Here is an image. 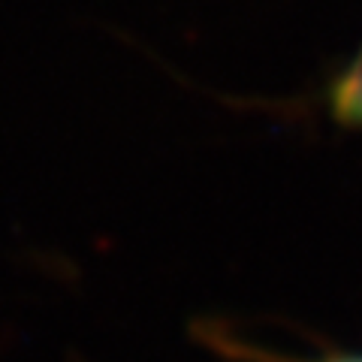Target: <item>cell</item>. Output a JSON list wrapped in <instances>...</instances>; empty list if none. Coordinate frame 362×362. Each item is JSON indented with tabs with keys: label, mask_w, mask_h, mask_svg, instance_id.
I'll return each mask as SVG.
<instances>
[{
	"label": "cell",
	"mask_w": 362,
	"mask_h": 362,
	"mask_svg": "<svg viewBox=\"0 0 362 362\" xmlns=\"http://www.w3.org/2000/svg\"><path fill=\"white\" fill-rule=\"evenodd\" d=\"M332 118L347 127H362V49L329 85Z\"/></svg>",
	"instance_id": "cell-1"
},
{
	"label": "cell",
	"mask_w": 362,
	"mask_h": 362,
	"mask_svg": "<svg viewBox=\"0 0 362 362\" xmlns=\"http://www.w3.org/2000/svg\"><path fill=\"white\" fill-rule=\"evenodd\" d=\"M329 362H362V359H329Z\"/></svg>",
	"instance_id": "cell-2"
}]
</instances>
